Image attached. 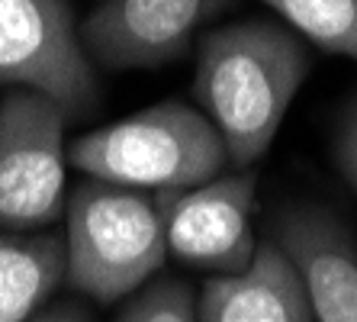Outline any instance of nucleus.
Returning a JSON list of instances; mask_svg holds the SVG:
<instances>
[{"label":"nucleus","mask_w":357,"mask_h":322,"mask_svg":"<svg viewBox=\"0 0 357 322\" xmlns=\"http://www.w3.org/2000/svg\"><path fill=\"white\" fill-rule=\"evenodd\" d=\"M29 322H93V313L84 303L65 300V303H45Z\"/></svg>","instance_id":"nucleus-14"},{"label":"nucleus","mask_w":357,"mask_h":322,"mask_svg":"<svg viewBox=\"0 0 357 322\" xmlns=\"http://www.w3.org/2000/svg\"><path fill=\"white\" fill-rule=\"evenodd\" d=\"M197 316L199 322H316L303 277L274 242L258 245L248 268L209 277Z\"/></svg>","instance_id":"nucleus-9"},{"label":"nucleus","mask_w":357,"mask_h":322,"mask_svg":"<svg viewBox=\"0 0 357 322\" xmlns=\"http://www.w3.org/2000/svg\"><path fill=\"white\" fill-rule=\"evenodd\" d=\"M293 261L316 322H357V239L319 203L287 207L271 235Z\"/></svg>","instance_id":"nucleus-8"},{"label":"nucleus","mask_w":357,"mask_h":322,"mask_svg":"<svg viewBox=\"0 0 357 322\" xmlns=\"http://www.w3.org/2000/svg\"><path fill=\"white\" fill-rule=\"evenodd\" d=\"M229 3L232 0H103L81 23L84 52L103 71L171 65Z\"/></svg>","instance_id":"nucleus-7"},{"label":"nucleus","mask_w":357,"mask_h":322,"mask_svg":"<svg viewBox=\"0 0 357 322\" xmlns=\"http://www.w3.org/2000/svg\"><path fill=\"white\" fill-rule=\"evenodd\" d=\"M290 26L328 55L357 61V0H261Z\"/></svg>","instance_id":"nucleus-11"},{"label":"nucleus","mask_w":357,"mask_h":322,"mask_svg":"<svg viewBox=\"0 0 357 322\" xmlns=\"http://www.w3.org/2000/svg\"><path fill=\"white\" fill-rule=\"evenodd\" d=\"M68 123L45 94H0V232L49 229L65 213Z\"/></svg>","instance_id":"nucleus-4"},{"label":"nucleus","mask_w":357,"mask_h":322,"mask_svg":"<svg viewBox=\"0 0 357 322\" xmlns=\"http://www.w3.org/2000/svg\"><path fill=\"white\" fill-rule=\"evenodd\" d=\"M332 158H335V165H338L341 177H344V184H348L351 193L357 197V97L344 107L338 126H335Z\"/></svg>","instance_id":"nucleus-13"},{"label":"nucleus","mask_w":357,"mask_h":322,"mask_svg":"<svg viewBox=\"0 0 357 322\" xmlns=\"http://www.w3.org/2000/svg\"><path fill=\"white\" fill-rule=\"evenodd\" d=\"M116 322H199L197 293L181 277H158L135 290Z\"/></svg>","instance_id":"nucleus-12"},{"label":"nucleus","mask_w":357,"mask_h":322,"mask_svg":"<svg viewBox=\"0 0 357 322\" xmlns=\"http://www.w3.org/2000/svg\"><path fill=\"white\" fill-rule=\"evenodd\" d=\"M65 284V235L0 232V322H29Z\"/></svg>","instance_id":"nucleus-10"},{"label":"nucleus","mask_w":357,"mask_h":322,"mask_svg":"<svg viewBox=\"0 0 357 322\" xmlns=\"http://www.w3.org/2000/svg\"><path fill=\"white\" fill-rule=\"evenodd\" d=\"M255 197L258 181L251 171L219 174L197 187L155 193L167 251L187 265L216 274L248 268L258 251L251 232Z\"/></svg>","instance_id":"nucleus-6"},{"label":"nucleus","mask_w":357,"mask_h":322,"mask_svg":"<svg viewBox=\"0 0 357 322\" xmlns=\"http://www.w3.org/2000/svg\"><path fill=\"white\" fill-rule=\"evenodd\" d=\"M312 71L306 42L277 20H238L197 39L193 97L238 171L271 152L299 87Z\"/></svg>","instance_id":"nucleus-1"},{"label":"nucleus","mask_w":357,"mask_h":322,"mask_svg":"<svg viewBox=\"0 0 357 322\" xmlns=\"http://www.w3.org/2000/svg\"><path fill=\"white\" fill-rule=\"evenodd\" d=\"M45 94L68 119L97 107V68L68 0H0V91Z\"/></svg>","instance_id":"nucleus-5"},{"label":"nucleus","mask_w":357,"mask_h":322,"mask_svg":"<svg viewBox=\"0 0 357 322\" xmlns=\"http://www.w3.org/2000/svg\"><path fill=\"white\" fill-rule=\"evenodd\" d=\"M167 258L158 200L145 190L84 177L65 200V281L93 303H116Z\"/></svg>","instance_id":"nucleus-3"},{"label":"nucleus","mask_w":357,"mask_h":322,"mask_svg":"<svg viewBox=\"0 0 357 322\" xmlns=\"http://www.w3.org/2000/svg\"><path fill=\"white\" fill-rule=\"evenodd\" d=\"M68 165L84 177L132 190H187L229 165L216 126L183 100H161L116 123L81 133L68 145Z\"/></svg>","instance_id":"nucleus-2"}]
</instances>
